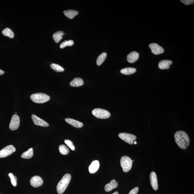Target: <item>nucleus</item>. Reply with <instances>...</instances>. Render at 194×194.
I'll list each match as a JSON object with an SVG mask.
<instances>
[{
	"mask_svg": "<svg viewBox=\"0 0 194 194\" xmlns=\"http://www.w3.org/2000/svg\"><path fill=\"white\" fill-rule=\"evenodd\" d=\"M149 47L151 50L152 53L156 55L162 54L164 52V49L157 44L152 43L149 45Z\"/></svg>",
	"mask_w": 194,
	"mask_h": 194,
	"instance_id": "obj_9",
	"label": "nucleus"
},
{
	"mask_svg": "<svg viewBox=\"0 0 194 194\" xmlns=\"http://www.w3.org/2000/svg\"><path fill=\"white\" fill-rule=\"evenodd\" d=\"M59 151L62 155H67L69 153V150L66 146L62 145L59 146Z\"/></svg>",
	"mask_w": 194,
	"mask_h": 194,
	"instance_id": "obj_25",
	"label": "nucleus"
},
{
	"mask_svg": "<svg viewBox=\"0 0 194 194\" xmlns=\"http://www.w3.org/2000/svg\"><path fill=\"white\" fill-rule=\"evenodd\" d=\"M51 67L53 70L57 72H63L65 71V69L60 65H57V64L53 63L51 65Z\"/></svg>",
	"mask_w": 194,
	"mask_h": 194,
	"instance_id": "obj_26",
	"label": "nucleus"
},
{
	"mask_svg": "<svg viewBox=\"0 0 194 194\" xmlns=\"http://www.w3.org/2000/svg\"><path fill=\"white\" fill-rule=\"evenodd\" d=\"M30 98L34 103L42 104L49 101L50 97L46 94L38 93L33 94L31 95Z\"/></svg>",
	"mask_w": 194,
	"mask_h": 194,
	"instance_id": "obj_3",
	"label": "nucleus"
},
{
	"mask_svg": "<svg viewBox=\"0 0 194 194\" xmlns=\"http://www.w3.org/2000/svg\"><path fill=\"white\" fill-rule=\"evenodd\" d=\"M174 137L176 144L181 149H186L190 145V138L184 131H177L175 133Z\"/></svg>",
	"mask_w": 194,
	"mask_h": 194,
	"instance_id": "obj_1",
	"label": "nucleus"
},
{
	"mask_svg": "<svg viewBox=\"0 0 194 194\" xmlns=\"http://www.w3.org/2000/svg\"><path fill=\"white\" fill-rule=\"evenodd\" d=\"M71 178V175L70 174H66L64 175L57 186V190L58 193L62 194L64 193L69 184Z\"/></svg>",
	"mask_w": 194,
	"mask_h": 194,
	"instance_id": "obj_2",
	"label": "nucleus"
},
{
	"mask_svg": "<svg viewBox=\"0 0 194 194\" xmlns=\"http://www.w3.org/2000/svg\"><path fill=\"white\" fill-rule=\"evenodd\" d=\"M138 188L136 187L131 190L128 194H137L138 193Z\"/></svg>",
	"mask_w": 194,
	"mask_h": 194,
	"instance_id": "obj_31",
	"label": "nucleus"
},
{
	"mask_svg": "<svg viewBox=\"0 0 194 194\" xmlns=\"http://www.w3.org/2000/svg\"><path fill=\"white\" fill-rule=\"evenodd\" d=\"M65 144L71 148L72 150H75V146L73 142L71 141L68 140H65Z\"/></svg>",
	"mask_w": 194,
	"mask_h": 194,
	"instance_id": "obj_29",
	"label": "nucleus"
},
{
	"mask_svg": "<svg viewBox=\"0 0 194 194\" xmlns=\"http://www.w3.org/2000/svg\"><path fill=\"white\" fill-rule=\"evenodd\" d=\"M136 71V69L134 68H132V67H127V68H125L122 69L120 70V72L122 74L126 75H132L135 73Z\"/></svg>",
	"mask_w": 194,
	"mask_h": 194,
	"instance_id": "obj_20",
	"label": "nucleus"
},
{
	"mask_svg": "<svg viewBox=\"0 0 194 194\" xmlns=\"http://www.w3.org/2000/svg\"><path fill=\"white\" fill-rule=\"evenodd\" d=\"M30 183L33 187L37 188L43 185V181L40 176H35L31 178Z\"/></svg>",
	"mask_w": 194,
	"mask_h": 194,
	"instance_id": "obj_11",
	"label": "nucleus"
},
{
	"mask_svg": "<svg viewBox=\"0 0 194 194\" xmlns=\"http://www.w3.org/2000/svg\"><path fill=\"white\" fill-rule=\"evenodd\" d=\"M92 114L97 118L101 119L108 118L110 116V114L108 111L101 108L93 109L92 111Z\"/></svg>",
	"mask_w": 194,
	"mask_h": 194,
	"instance_id": "obj_5",
	"label": "nucleus"
},
{
	"mask_svg": "<svg viewBox=\"0 0 194 194\" xmlns=\"http://www.w3.org/2000/svg\"><path fill=\"white\" fill-rule=\"evenodd\" d=\"M64 35V32L62 31H59L55 33L53 35V40L56 43H58L63 38V36Z\"/></svg>",
	"mask_w": 194,
	"mask_h": 194,
	"instance_id": "obj_21",
	"label": "nucleus"
},
{
	"mask_svg": "<svg viewBox=\"0 0 194 194\" xmlns=\"http://www.w3.org/2000/svg\"><path fill=\"white\" fill-rule=\"evenodd\" d=\"M3 35L6 37H9L11 39L13 38L14 37V34L13 31L8 28H6L2 31Z\"/></svg>",
	"mask_w": 194,
	"mask_h": 194,
	"instance_id": "obj_24",
	"label": "nucleus"
},
{
	"mask_svg": "<svg viewBox=\"0 0 194 194\" xmlns=\"http://www.w3.org/2000/svg\"><path fill=\"white\" fill-rule=\"evenodd\" d=\"M63 13L67 18L72 19L79 14V12L73 10H67L64 11Z\"/></svg>",
	"mask_w": 194,
	"mask_h": 194,
	"instance_id": "obj_19",
	"label": "nucleus"
},
{
	"mask_svg": "<svg viewBox=\"0 0 194 194\" xmlns=\"http://www.w3.org/2000/svg\"><path fill=\"white\" fill-rule=\"evenodd\" d=\"M100 167V163L98 161L95 160L92 162L89 166V170L90 173L93 174L96 173L98 171Z\"/></svg>",
	"mask_w": 194,
	"mask_h": 194,
	"instance_id": "obj_14",
	"label": "nucleus"
},
{
	"mask_svg": "<svg viewBox=\"0 0 194 194\" xmlns=\"http://www.w3.org/2000/svg\"><path fill=\"white\" fill-rule=\"evenodd\" d=\"M120 165L124 172H128L132 168L133 162L132 159L128 156H124L122 157L120 161Z\"/></svg>",
	"mask_w": 194,
	"mask_h": 194,
	"instance_id": "obj_4",
	"label": "nucleus"
},
{
	"mask_svg": "<svg viewBox=\"0 0 194 194\" xmlns=\"http://www.w3.org/2000/svg\"><path fill=\"white\" fill-rule=\"evenodd\" d=\"M20 119L18 116L15 114L12 116L9 124V128L11 130H16L19 127Z\"/></svg>",
	"mask_w": 194,
	"mask_h": 194,
	"instance_id": "obj_8",
	"label": "nucleus"
},
{
	"mask_svg": "<svg viewBox=\"0 0 194 194\" xmlns=\"http://www.w3.org/2000/svg\"><path fill=\"white\" fill-rule=\"evenodd\" d=\"M118 183L115 179L112 180L109 183L105 186V190L106 192H109L118 187Z\"/></svg>",
	"mask_w": 194,
	"mask_h": 194,
	"instance_id": "obj_15",
	"label": "nucleus"
},
{
	"mask_svg": "<svg viewBox=\"0 0 194 194\" xmlns=\"http://www.w3.org/2000/svg\"><path fill=\"white\" fill-rule=\"evenodd\" d=\"M16 151V148L13 145H10L5 147L0 151V158L7 157Z\"/></svg>",
	"mask_w": 194,
	"mask_h": 194,
	"instance_id": "obj_7",
	"label": "nucleus"
},
{
	"mask_svg": "<svg viewBox=\"0 0 194 194\" xmlns=\"http://www.w3.org/2000/svg\"><path fill=\"white\" fill-rule=\"evenodd\" d=\"M73 44H74V42L73 40L65 41L61 44L60 48L61 49H63L67 46H72Z\"/></svg>",
	"mask_w": 194,
	"mask_h": 194,
	"instance_id": "obj_27",
	"label": "nucleus"
},
{
	"mask_svg": "<svg viewBox=\"0 0 194 194\" xmlns=\"http://www.w3.org/2000/svg\"><path fill=\"white\" fill-rule=\"evenodd\" d=\"M181 3L184 4L186 6L189 5L193 4L194 1L193 0H181Z\"/></svg>",
	"mask_w": 194,
	"mask_h": 194,
	"instance_id": "obj_30",
	"label": "nucleus"
},
{
	"mask_svg": "<svg viewBox=\"0 0 194 194\" xmlns=\"http://www.w3.org/2000/svg\"><path fill=\"white\" fill-rule=\"evenodd\" d=\"M112 194H118V192H115V193H114Z\"/></svg>",
	"mask_w": 194,
	"mask_h": 194,
	"instance_id": "obj_33",
	"label": "nucleus"
},
{
	"mask_svg": "<svg viewBox=\"0 0 194 194\" xmlns=\"http://www.w3.org/2000/svg\"><path fill=\"white\" fill-rule=\"evenodd\" d=\"M32 119L34 123L37 126L43 127H47L49 126V124L46 122L41 119L35 115H32Z\"/></svg>",
	"mask_w": 194,
	"mask_h": 194,
	"instance_id": "obj_12",
	"label": "nucleus"
},
{
	"mask_svg": "<svg viewBox=\"0 0 194 194\" xmlns=\"http://www.w3.org/2000/svg\"></svg>",
	"mask_w": 194,
	"mask_h": 194,
	"instance_id": "obj_35",
	"label": "nucleus"
},
{
	"mask_svg": "<svg viewBox=\"0 0 194 194\" xmlns=\"http://www.w3.org/2000/svg\"><path fill=\"white\" fill-rule=\"evenodd\" d=\"M65 121L69 124L72 126L77 128H81L83 126V124L77 120L73 119L68 118L65 119Z\"/></svg>",
	"mask_w": 194,
	"mask_h": 194,
	"instance_id": "obj_17",
	"label": "nucleus"
},
{
	"mask_svg": "<svg viewBox=\"0 0 194 194\" xmlns=\"http://www.w3.org/2000/svg\"><path fill=\"white\" fill-rule=\"evenodd\" d=\"M9 178L11 179V182L12 185L15 187L17 184V178L16 176H14L13 173H9L8 174Z\"/></svg>",
	"mask_w": 194,
	"mask_h": 194,
	"instance_id": "obj_28",
	"label": "nucleus"
},
{
	"mask_svg": "<svg viewBox=\"0 0 194 194\" xmlns=\"http://www.w3.org/2000/svg\"><path fill=\"white\" fill-rule=\"evenodd\" d=\"M84 84V81L80 78H75L70 83V85L73 87L81 86L83 85Z\"/></svg>",
	"mask_w": 194,
	"mask_h": 194,
	"instance_id": "obj_18",
	"label": "nucleus"
},
{
	"mask_svg": "<svg viewBox=\"0 0 194 194\" xmlns=\"http://www.w3.org/2000/svg\"><path fill=\"white\" fill-rule=\"evenodd\" d=\"M4 71H2V70H0V76H1V75H4Z\"/></svg>",
	"mask_w": 194,
	"mask_h": 194,
	"instance_id": "obj_32",
	"label": "nucleus"
},
{
	"mask_svg": "<svg viewBox=\"0 0 194 194\" xmlns=\"http://www.w3.org/2000/svg\"><path fill=\"white\" fill-rule=\"evenodd\" d=\"M137 143L136 141H135V142H134V144H136Z\"/></svg>",
	"mask_w": 194,
	"mask_h": 194,
	"instance_id": "obj_34",
	"label": "nucleus"
},
{
	"mask_svg": "<svg viewBox=\"0 0 194 194\" xmlns=\"http://www.w3.org/2000/svg\"><path fill=\"white\" fill-rule=\"evenodd\" d=\"M33 154V149L32 148H31L27 151L23 153L21 155V157L23 159H30L32 157Z\"/></svg>",
	"mask_w": 194,
	"mask_h": 194,
	"instance_id": "obj_22",
	"label": "nucleus"
},
{
	"mask_svg": "<svg viewBox=\"0 0 194 194\" xmlns=\"http://www.w3.org/2000/svg\"><path fill=\"white\" fill-rule=\"evenodd\" d=\"M139 57V53L134 51L128 55L127 58L128 62L132 63L136 61L138 59Z\"/></svg>",
	"mask_w": 194,
	"mask_h": 194,
	"instance_id": "obj_13",
	"label": "nucleus"
},
{
	"mask_svg": "<svg viewBox=\"0 0 194 194\" xmlns=\"http://www.w3.org/2000/svg\"><path fill=\"white\" fill-rule=\"evenodd\" d=\"M119 137L124 141L130 145L134 143V142L137 138L134 134L126 133H120L119 134Z\"/></svg>",
	"mask_w": 194,
	"mask_h": 194,
	"instance_id": "obj_6",
	"label": "nucleus"
},
{
	"mask_svg": "<svg viewBox=\"0 0 194 194\" xmlns=\"http://www.w3.org/2000/svg\"><path fill=\"white\" fill-rule=\"evenodd\" d=\"M150 183L153 188L155 190H157L158 188L157 178L155 172H152L150 174Z\"/></svg>",
	"mask_w": 194,
	"mask_h": 194,
	"instance_id": "obj_10",
	"label": "nucleus"
},
{
	"mask_svg": "<svg viewBox=\"0 0 194 194\" xmlns=\"http://www.w3.org/2000/svg\"><path fill=\"white\" fill-rule=\"evenodd\" d=\"M173 64L172 61L168 60H164L159 62L158 66L161 70H168L170 68V65Z\"/></svg>",
	"mask_w": 194,
	"mask_h": 194,
	"instance_id": "obj_16",
	"label": "nucleus"
},
{
	"mask_svg": "<svg viewBox=\"0 0 194 194\" xmlns=\"http://www.w3.org/2000/svg\"><path fill=\"white\" fill-rule=\"evenodd\" d=\"M107 54L106 53H103L98 56L97 59L96 64L98 66L101 65L105 60Z\"/></svg>",
	"mask_w": 194,
	"mask_h": 194,
	"instance_id": "obj_23",
	"label": "nucleus"
}]
</instances>
